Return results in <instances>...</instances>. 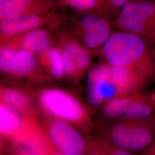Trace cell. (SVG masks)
I'll return each mask as SVG.
<instances>
[{
    "instance_id": "6da1fadb",
    "label": "cell",
    "mask_w": 155,
    "mask_h": 155,
    "mask_svg": "<svg viewBox=\"0 0 155 155\" xmlns=\"http://www.w3.org/2000/svg\"><path fill=\"white\" fill-rule=\"evenodd\" d=\"M101 52L110 66L133 68L150 78L155 75V56L148 43L137 35L121 30L113 32Z\"/></svg>"
},
{
    "instance_id": "7a4b0ae2",
    "label": "cell",
    "mask_w": 155,
    "mask_h": 155,
    "mask_svg": "<svg viewBox=\"0 0 155 155\" xmlns=\"http://www.w3.org/2000/svg\"><path fill=\"white\" fill-rule=\"evenodd\" d=\"M61 22L68 24L81 45L87 50L102 48L114 26L113 20L100 11L65 13Z\"/></svg>"
},
{
    "instance_id": "3957f363",
    "label": "cell",
    "mask_w": 155,
    "mask_h": 155,
    "mask_svg": "<svg viewBox=\"0 0 155 155\" xmlns=\"http://www.w3.org/2000/svg\"><path fill=\"white\" fill-rule=\"evenodd\" d=\"M119 30L137 35L155 45V0H133L113 20Z\"/></svg>"
},
{
    "instance_id": "277c9868",
    "label": "cell",
    "mask_w": 155,
    "mask_h": 155,
    "mask_svg": "<svg viewBox=\"0 0 155 155\" xmlns=\"http://www.w3.org/2000/svg\"><path fill=\"white\" fill-rule=\"evenodd\" d=\"M110 137L117 147L129 152L147 148L155 138V117L118 124L111 128Z\"/></svg>"
},
{
    "instance_id": "5b68a950",
    "label": "cell",
    "mask_w": 155,
    "mask_h": 155,
    "mask_svg": "<svg viewBox=\"0 0 155 155\" xmlns=\"http://www.w3.org/2000/svg\"><path fill=\"white\" fill-rule=\"evenodd\" d=\"M65 12L56 9L45 12L34 13L14 18L0 21L1 43L17 35L38 28L59 26Z\"/></svg>"
},
{
    "instance_id": "8992f818",
    "label": "cell",
    "mask_w": 155,
    "mask_h": 155,
    "mask_svg": "<svg viewBox=\"0 0 155 155\" xmlns=\"http://www.w3.org/2000/svg\"><path fill=\"white\" fill-rule=\"evenodd\" d=\"M39 102L45 110L59 119L75 123L85 120L86 113L81 102L61 90H45L40 94Z\"/></svg>"
},
{
    "instance_id": "52a82bcc",
    "label": "cell",
    "mask_w": 155,
    "mask_h": 155,
    "mask_svg": "<svg viewBox=\"0 0 155 155\" xmlns=\"http://www.w3.org/2000/svg\"><path fill=\"white\" fill-rule=\"evenodd\" d=\"M106 116L127 120H144L155 117V109L146 94L139 93L110 100L104 107Z\"/></svg>"
},
{
    "instance_id": "ba28073f",
    "label": "cell",
    "mask_w": 155,
    "mask_h": 155,
    "mask_svg": "<svg viewBox=\"0 0 155 155\" xmlns=\"http://www.w3.org/2000/svg\"><path fill=\"white\" fill-rule=\"evenodd\" d=\"M49 136L53 144L62 154L79 155L86 150L83 137L67 122L56 121L49 127Z\"/></svg>"
},
{
    "instance_id": "9c48e42d",
    "label": "cell",
    "mask_w": 155,
    "mask_h": 155,
    "mask_svg": "<svg viewBox=\"0 0 155 155\" xmlns=\"http://www.w3.org/2000/svg\"><path fill=\"white\" fill-rule=\"evenodd\" d=\"M33 52L2 45L0 51L2 71L16 75H25L33 71L36 60Z\"/></svg>"
},
{
    "instance_id": "30bf717a",
    "label": "cell",
    "mask_w": 155,
    "mask_h": 155,
    "mask_svg": "<svg viewBox=\"0 0 155 155\" xmlns=\"http://www.w3.org/2000/svg\"><path fill=\"white\" fill-rule=\"evenodd\" d=\"M56 9L57 0H0V21Z\"/></svg>"
},
{
    "instance_id": "8fae6325",
    "label": "cell",
    "mask_w": 155,
    "mask_h": 155,
    "mask_svg": "<svg viewBox=\"0 0 155 155\" xmlns=\"http://www.w3.org/2000/svg\"><path fill=\"white\" fill-rule=\"evenodd\" d=\"M60 48L64 60L65 73L70 77L81 75L90 65L91 56L88 50L72 38L65 36Z\"/></svg>"
},
{
    "instance_id": "7c38bea8",
    "label": "cell",
    "mask_w": 155,
    "mask_h": 155,
    "mask_svg": "<svg viewBox=\"0 0 155 155\" xmlns=\"http://www.w3.org/2000/svg\"><path fill=\"white\" fill-rule=\"evenodd\" d=\"M52 41L50 31L42 28L17 35L4 41L2 45L39 54L51 47Z\"/></svg>"
},
{
    "instance_id": "4fadbf2b",
    "label": "cell",
    "mask_w": 155,
    "mask_h": 155,
    "mask_svg": "<svg viewBox=\"0 0 155 155\" xmlns=\"http://www.w3.org/2000/svg\"><path fill=\"white\" fill-rule=\"evenodd\" d=\"M110 66L98 65L89 71L87 77V98L92 106H98L105 102L101 91V84L107 77ZM108 102V101H107Z\"/></svg>"
},
{
    "instance_id": "5bb4252c",
    "label": "cell",
    "mask_w": 155,
    "mask_h": 155,
    "mask_svg": "<svg viewBox=\"0 0 155 155\" xmlns=\"http://www.w3.org/2000/svg\"><path fill=\"white\" fill-rule=\"evenodd\" d=\"M0 121L1 134L6 137L16 136L26 124L16 110L2 103L0 107Z\"/></svg>"
},
{
    "instance_id": "9a60e30c",
    "label": "cell",
    "mask_w": 155,
    "mask_h": 155,
    "mask_svg": "<svg viewBox=\"0 0 155 155\" xmlns=\"http://www.w3.org/2000/svg\"><path fill=\"white\" fill-rule=\"evenodd\" d=\"M40 60L56 78H61L65 73L63 57L60 47H50L38 54Z\"/></svg>"
},
{
    "instance_id": "2e32d148",
    "label": "cell",
    "mask_w": 155,
    "mask_h": 155,
    "mask_svg": "<svg viewBox=\"0 0 155 155\" xmlns=\"http://www.w3.org/2000/svg\"><path fill=\"white\" fill-rule=\"evenodd\" d=\"M59 8L65 13H82L101 11L104 0H57Z\"/></svg>"
},
{
    "instance_id": "e0dca14e",
    "label": "cell",
    "mask_w": 155,
    "mask_h": 155,
    "mask_svg": "<svg viewBox=\"0 0 155 155\" xmlns=\"http://www.w3.org/2000/svg\"><path fill=\"white\" fill-rule=\"evenodd\" d=\"M2 104L21 111L28 110L30 101L28 97L21 92L12 89H4L1 91Z\"/></svg>"
},
{
    "instance_id": "ac0fdd59",
    "label": "cell",
    "mask_w": 155,
    "mask_h": 155,
    "mask_svg": "<svg viewBox=\"0 0 155 155\" xmlns=\"http://www.w3.org/2000/svg\"><path fill=\"white\" fill-rule=\"evenodd\" d=\"M133 0H104V5L100 11L114 20L122 8Z\"/></svg>"
},
{
    "instance_id": "d6986e66",
    "label": "cell",
    "mask_w": 155,
    "mask_h": 155,
    "mask_svg": "<svg viewBox=\"0 0 155 155\" xmlns=\"http://www.w3.org/2000/svg\"><path fill=\"white\" fill-rule=\"evenodd\" d=\"M148 99L150 101V105L153 107L155 110V90H152L148 94H146Z\"/></svg>"
},
{
    "instance_id": "ffe728a7",
    "label": "cell",
    "mask_w": 155,
    "mask_h": 155,
    "mask_svg": "<svg viewBox=\"0 0 155 155\" xmlns=\"http://www.w3.org/2000/svg\"><path fill=\"white\" fill-rule=\"evenodd\" d=\"M147 153L149 155H155V144L150 147V148H148V150H147Z\"/></svg>"
},
{
    "instance_id": "44dd1931",
    "label": "cell",
    "mask_w": 155,
    "mask_h": 155,
    "mask_svg": "<svg viewBox=\"0 0 155 155\" xmlns=\"http://www.w3.org/2000/svg\"><path fill=\"white\" fill-rule=\"evenodd\" d=\"M152 54H153V55L155 57V48L153 49V50H152Z\"/></svg>"
}]
</instances>
